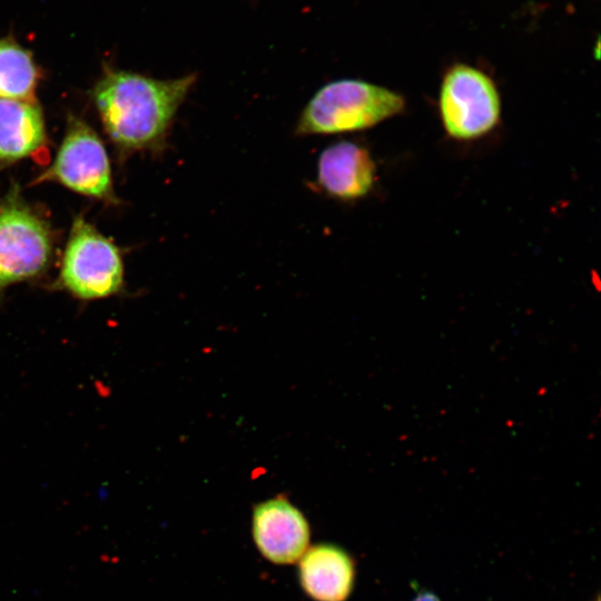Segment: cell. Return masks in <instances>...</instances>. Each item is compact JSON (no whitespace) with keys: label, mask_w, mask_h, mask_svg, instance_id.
Wrapping results in <instances>:
<instances>
[{"label":"cell","mask_w":601,"mask_h":601,"mask_svg":"<svg viewBox=\"0 0 601 601\" xmlns=\"http://www.w3.org/2000/svg\"><path fill=\"white\" fill-rule=\"evenodd\" d=\"M196 80L195 73L160 80L105 66L91 97L118 157L164 149L174 118Z\"/></svg>","instance_id":"6da1fadb"},{"label":"cell","mask_w":601,"mask_h":601,"mask_svg":"<svg viewBox=\"0 0 601 601\" xmlns=\"http://www.w3.org/2000/svg\"><path fill=\"white\" fill-rule=\"evenodd\" d=\"M56 231L12 181L0 197V300L16 284L40 279L56 256Z\"/></svg>","instance_id":"7a4b0ae2"},{"label":"cell","mask_w":601,"mask_h":601,"mask_svg":"<svg viewBox=\"0 0 601 601\" xmlns=\"http://www.w3.org/2000/svg\"><path fill=\"white\" fill-rule=\"evenodd\" d=\"M404 98L375 83L341 79L323 86L304 107L295 134L332 135L364 130L404 109Z\"/></svg>","instance_id":"3957f363"},{"label":"cell","mask_w":601,"mask_h":601,"mask_svg":"<svg viewBox=\"0 0 601 601\" xmlns=\"http://www.w3.org/2000/svg\"><path fill=\"white\" fill-rule=\"evenodd\" d=\"M125 286L124 259L118 246L82 215L76 216L49 288L91 302L118 295Z\"/></svg>","instance_id":"277c9868"},{"label":"cell","mask_w":601,"mask_h":601,"mask_svg":"<svg viewBox=\"0 0 601 601\" xmlns=\"http://www.w3.org/2000/svg\"><path fill=\"white\" fill-rule=\"evenodd\" d=\"M56 183L109 205L119 204L106 147L80 117L69 114L65 136L51 164L33 184Z\"/></svg>","instance_id":"5b68a950"},{"label":"cell","mask_w":601,"mask_h":601,"mask_svg":"<svg viewBox=\"0 0 601 601\" xmlns=\"http://www.w3.org/2000/svg\"><path fill=\"white\" fill-rule=\"evenodd\" d=\"M439 111L446 134L472 140L492 131L501 116V98L493 80L480 69L457 63L444 75Z\"/></svg>","instance_id":"8992f818"},{"label":"cell","mask_w":601,"mask_h":601,"mask_svg":"<svg viewBox=\"0 0 601 601\" xmlns=\"http://www.w3.org/2000/svg\"><path fill=\"white\" fill-rule=\"evenodd\" d=\"M253 535L260 553L277 564L297 561L307 550L309 525L285 496L258 503L253 512Z\"/></svg>","instance_id":"52a82bcc"},{"label":"cell","mask_w":601,"mask_h":601,"mask_svg":"<svg viewBox=\"0 0 601 601\" xmlns=\"http://www.w3.org/2000/svg\"><path fill=\"white\" fill-rule=\"evenodd\" d=\"M375 176V164L368 150L351 141L327 147L318 159V185L341 200H355L367 195Z\"/></svg>","instance_id":"ba28073f"},{"label":"cell","mask_w":601,"mask_h":601,"mask_svg":"<svg viewBox=\"0 0 601 601\" xmlns=\"http://www.w3.org/2000/svg\"><path fill=\"white\" fill-rule=\"evenodd\" d=\"M299 581L316 601H345L354 587L355 564L344 549L319 543L300 556Z\"/></svg>","instance_id":"9c48e42d"},{"label":"cell","mask_w":601,"mask_h":601,"mask_svg":"<svg viewBox=\"0 0 601 601\" xmlns=\"http://www.w3.org/2000/svg\"><path fill=\"white\" fill-rule=\"evenodd\" d=\"M47 146L46 122L36 101L0 99V169Z\"/></svg>","instance_id":"30bf717a"},{"label":"cell","mask_w":601,"mask_h":601,"mask_svg":"<svg viewBox=\"0 0 601 601\" xmlns=\"http://www.w3.org/2000/svg\"><path fill=\"white\" fill-rule=\"evenodd\" d=\"M42 77L32 52L14 38H0V99L36 101Z\"/></svg>","instance_id":"8fae6325"},{"label":"cell","mask_w":601,"mask_h":601,"mask_svg":"<svg viewBox=\"0 0 601 601\" xmlns=\"http://www.w3.org/2000/svg\"><path fill=\"white\" fill-rule=\"evenodd\" d=\"M413 601H440V599L430 591L420 592Z\"/></svg>","instance_id":"7c38bea8"},{"label":"cell","mask_w":601,"mask_h":601,"mask_svg":"<svg viewBox=\"0 0 601 601\" xmlns=\"http://www.w3.org/2000/svg\"><path fill=\"white\" fill-rule=\"evenodd\" d=\"M595 601H600L599 598Z\"/></svg>","instance_id":"4fadbf2b"}]
</instances>
